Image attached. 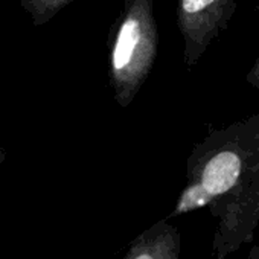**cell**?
<instances>
[{
	"instance_id": "cell-7",
	"label": "cell",
	"mask_w": 259,
	"mask_h": 259,
	"mask_svg": "<svg viewBox=\"0 0 259 259\" xmlns=\"http://www.w3.org/2000/svg\"><path fill=\"white\" fill-rule=\"evenodd\" d=\"M7 159V153H5V148L4 147H0V168H2L4 162Z\"/></svg>"
},
{
	"instance_id": "cell-5",
	"label": "cell",
	"mask_w": 259,
	"mask_h": 259,
	"mask_svg": "<svg viewBox=\"0 0 259 259\" xmlns=\"http://www.w3.org/2000/svg\"><path fill=\"white\" fill-rule=\"evenodd\" d=\"M72 2L75 0H20V5L29 14L34 26H45Z\"/></svg>"
},
{
	"instance_id": "cell-4",
	"label": "cell",
	"mask_w": 259,
	"mask_h": 259,
	"mask_svg": "<svg viewBox=\"0 0 259 259\" xmlns=\"http://www.w3.org/2000/svg\"><path fill=\"white\" fill-rule=\"evenodd\" d=\"M123 259H183L179 229L166 218L157 221L132 241Z\"/></svg>"
},
{
	"instance_id": "cell-1",
	"label": "cell",
	"mask_w": 259,
	"mask_h": 259,
	"mask_svg": "<svg viewBox=\"0 0 259 259\" xmlns=\"http://www.w3.org/2000/svg\"><path fill=\"white\" fill-rule=\"evenodd\" d=\"M209 209L217 221L212 259H229L253 241L259 224V111L195 144L186 162V185L171 218Z\"/></svg>"
},
{
	"instance_id": "cell-2",
	"label": "cell",
	"mask_w": 259,
	"mask_h": 259,
	"mask_svg": "<svg viewBox=\"0 0 259 259\" xmlns=\"http://www.w3.org/2000/svg\"><path fill=\"white\" fill-rule=\"evenodd\" d=\"M159 52L154 0H123L110 29L108 81L119 107L132 104L148 79Z\"/></svg>"
},
{
	"instance_id": "cell-8",
	"label": "cell",
	"mask_w": 259,
	"mask_h": 259,
	"mask_svg": "<svg viewBox=\"0 0 259 259\" xmlns=\"http://www.w3.org/2000/svg\"><path fill=\"white\" fill-rule=\"evenodd\" d=\"M254 251L257 253V257H256L253 253H250V257H248V259H259V250H257V248H254Z\"/></svg>"
},
{
	"instance_id": "cell-6",
	"label": "cell",
	"mask_w": 259,
	"mask_h": 259,
	"mask_svg": "<svg viewBox=\"0 0 259 259\" xmlns=\"http://www.w3.org/2000/svg\"><path fill=\"white\" fill-rule=\"evenodd\" d=\"M245 79H247V82H248L251 87L259 89V57H257L256 61L253 63V66H251V69L248 70Z\"/></svg>"
},
{
	"instance_id": "cell-3",
	"label": "cell",
	"mask_w": 259,
	"mask_h": 259,
	"mask_svg": "<svg viewBox=\"0 0 259 259\" xmlns=\"http://www.w3.org/2000/svg\"><path fill=\"white\" fill-rule=\"evenodd\" d=\"M236 11V0H179L177 26L183 38V60L195 66L224 31Z\"/></svg>"
},
{
	"instance_id": "cell-9",
	"label": "cell",
	"mask_w": 259,
	"mask_h": 259,
	"mask_svg": "<svg viewBox=\"0 0 259 259\" xmlns=\"http://www.w3.org/2000/svg\"><path fill=\"white\" fill-rule=\"evenodd\" d=\"M256 10L259 11V0H257V4H256Z\"/></svg>"
}]
</instances>
